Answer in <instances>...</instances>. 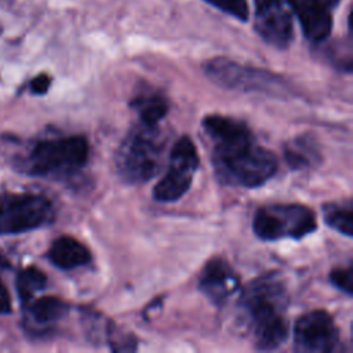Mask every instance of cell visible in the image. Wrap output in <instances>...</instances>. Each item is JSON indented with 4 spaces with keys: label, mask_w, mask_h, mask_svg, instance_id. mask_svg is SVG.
Segmentation results:
<instances>
[{
    "label": "cell",
    "mask_w": 353,
    "mask_h": 353,
    "mask_svg": "<svg viewBox=\"0 0 353 353\" xmlns=\"http://www.w3.org/2000/svg\"><path fill=\"white\" fill-rule=\"evenodd\" d=\"M201 125L212 142L214 171L222 183L258 188L277 171L276 156L256 142L244 121L208 114Z\"/></svg>",
    "instance_id": "cell-1"
},
{
    "label": "cell",
    "mask_w": 353,
    "mask_h": 353,
    "mask_svg": "<svg viewBox=\"0 0 353 353\" xmlns=\"http://www.w3.org/2000/svg\"><path fill=\"white\" fill-rule=\"evenodd\" d=\"M287 306V291L276 273L262 274L243 288L239 309L255 349L274 350L284 343L288 336Z\"/></svg>",
    "instance_id": "cell-2"
},
{
    "label": "cell",
    "mask_w": 353,
    "mask_h": 353,
    "mask_svg": "<svg viewBox=\"0 0 353 353\" xmlns=\"http://www.w3.org/2000/svg\"><path fill=\"white\" fill-rule=\"evenodd\" d=\"M165 139L159 125L135 124L116 153V170L127 183H142L153 178L163 161Z\"/></svg>",
    "instance_id": "cell-3"
},
{
    "label": "cell",
    "mask_w": 353,
    "mask_h": 353,
    "mask_svg": "<svg viewBox=\"0 0 353 353\" xmlns=\"http://www.w3.org/2000/svg\"><path fill=\"white\" fill-rule=\"evenodd\" d=\"M88 153V142L81 135L43 139L32 146L23 160V168L36 176L70 175L87 163Z\"/></svg>",
    "instance_id": "cell-4"
},
{
    "label": "cell",
    "mask_w": 353,
    "mask_h": 353,
    "mask_svg": "<svg viewBox=\"0 0 353 353\" xmlns=\"http://www.w3.org/2000/svg\"><path fill=\"white\" fill-rule=\"evenodd\" d=\"M317 221L314 212L302 204L277 203L256 210L252 230L258 239L277 241L283 239L299 240L314 232Z\"/></svg>",
    "instance_id": "cell-5"
},
{
    "label": "cell",
    "mask_w": 353,
    "mask_h": 353,
    "mask_svg": "<svg viewBox=\"0 0 353 353\" xmlns=\"http://www.w3.org/2000/svg\"><path fill=\"white\" fill-rule=\"evenodd\" d=\"M203 69L211 81L228 90L272 95H285L290 90L287 81L281 79V76L265 69L245 66L223 57L207 61Z\"/></svg>",
    "instance_id": "cell-6"
},
{
    "label": "cell",
    "mask_w": 353,
    "mask_h": 353,
    "mask_svg": "<svg viewBox=\"0 0 353 353\" xmlns=\"http://www.w3.org/2000/svg\"><path fill=\"white\" fill-rule=\"evenodd\" d=\"M54 216L51 201L34 193H0V234L37 229Z\"/></svg>",
    "instance_id": "cell-7"
},
{
    "label": "cell",
    "mask_w": 353,
    "mask_h": 353,
    "mask_svg": "<svg viewBox=\"0 0 353 353\" xmlns=\"http://www.w3.org/2000/svg\"><path fill=\"white\" fill-rule=\"evenodd\" d=\"M197 168L199 154L196 146L188 135H182L170 152L168 168L164 176L153 188V199L161 203L179 200L189 190Z\"/></svg>",
    "instance_id": "cell-8"
},
{
    "label": "cell",
    "mask_w": 353,
    "mask_h": 353,
    "mask_svg": "<svg viewBox=\"0 0 353 353\" xmlns=\"http://www.w3.org/2000/svg\"><path fill=\"white\" fill-rule=\"evenodd\" d=\"M294 343L299 352L331 353L339 350V331L332 316L323 309L302 314L294 327Z\"/></svg>",
    "instance_id": "cell-9"
},
{
    "label": "cell",
    "mask_w": 353,
    "mask_h": 353,
    "mask_svg": "<svg viewBox=\"0 0 353 353\" xmlns=\"http://www.w3.org/2000/svg\"><path fill=\"white\" fill-rule=\"evenodd\" d=\"M254 28L268 44L280 50L294 37L291 12L283 0H254Z\"/></svg>",
    "instance_id": "cell-10"
},
{
    "label": "cell",
    "mask_w": 353,
    "mask_h": 353,
    "mask_svg": "<svg viewBox=\"0 0 353 353\" xmlns=\"http://www.w3.org/2000/svg\"><path fill=\"white\" fill-rule=\"evenodd\" d=\"M301 23L303 36L312 43H323L331 33L334 11L339 0H287Z\"/></svg>",
    "instance_id": "cell-11"
},
{
    "label": "cell",
    "mask_w": 353,
    "mask_h": 353,
    "mask_svg": "<svg viewBox=\"0 0 353 353\" xmlns=\"http://www.w3.org/2000/svg\"><path fill=\"white\" fill-rule=\"evenodd\" d=\"M199 288L214 305L221 306L240 288V277L228 261L216 256L204 265Z\"/></svg>",
    "instance_id": "cell-12"
},
{
    "label": "cell",
    "mask_w": 353,
    "mask_h": 353,
    "mask_svg": "<svg viewBox=\"0 0 353 353\" xmlns=\"http://www.w3.org/2000/svg\"><path fill=\"white\" fill-rule=\"evenodd\" d=\"M47 258L54 266L62 270H70L87 265L91 261V252L74 237L61 236L52 241Z\"/></svg>",
    "instance_id": "cell-13"
},
{
    "label": "cell",
    "mask_w": 353,
    "mask_h": 353,
    "mask_svg": "<svg viewBox=\"0 0 353 353\" xmlns=\"http://www.w3.org/2000/svg\"><path fill=\"white\" fill-rule=\"evenodd\" d=\"M284 157L290 168L307 170L321 160V153L317 141L310 134L298 135L284 145Z\"/></svg>",
    "instance_id": "cell-14"
},
{
    "label": "cell",
    "mask_w": 353,
    "mask_h": 353,
    "mask_svg": "<svg viewBox=\"0 0 353 353\" xmlns=\"http://www.w3.org/2000/svg\"><path fill=\"white\" fill-rule=\"evenodd\" d=\"M131 108L137 110L141 123L159 125L168 112V102L161 92L156 90H143L132 98Z\"/></svg>",
    "instance_id": "cell-15"
},
{
    "label": "cell",
    "mask_w": 353,
    "mask_h": 353,
    "mask_svg": "<svg viewBox=\"0 0 353 353\" xmlns=\"http://www.w3.org/2000/svg\"><path fill=\"white\" fill-rule=\"evenodd\" d=\"M324 222L334 230L352 237L353 236V205L350 200L330 201L323 205Z\"/></svg>",
    "instance_id": "cell-16"
},
{
    "label": "cell",
    "mask_w": 353,
    "mask_h": 353,
    "mask_svg": "<svg viewBox=\"0 0 353 353\" xmlns=\"http://www.w3.org/2000/svg\"><path fill=\"white\" fill-rule=\"evenodd\" d=\"M29 316L36 324H51L62 319L68 312V305L57 296H41L34 299L29 307Z\"/></svg>",
    "instance_id": "cell-17"
},
{
    "label": "cell",
    "mask_w": 353,
    "mask_h": 353,
    "mask_svg": "<svg viewBox=\"0 0 353 353\" xmlns=\"http://www.w3.org/2000/svg\"><path fill=\"white\" fill-rule=\"evenodd\" d=\"M47 276L44 272L36 266H29L22 269L17 276V290L18 295L23 302H29L36 292L46 288Z\"/></svg>",
    "instance_id": "cell-18"
},
{
    "label": "cell",
    "mask_w": 353,
    "mask_h": 353,
    "mask_svg": "<svg viewBox=\"0 0 353 353\" xmlns=\"http://www.w3.org/2000/svg\"><path fill=\"white\" fill-rule=\"evenodd\" d=\"M210 6L218 8L219 11L245 22L250 15L247 0H204Z\"/></svg>",
    "instance_id": "cell-19"
},
{
    "label": "cell",
    "mask_w": 353,
    "mask_h": 353,
    "mask_svg": "<svg viewBox=\"0 0 353 353\" xmlns=\"http://www.w3.org/2000/svg\"><path fill=\"white\" fill-rule=\"evenodd\" d=\"M108 342L112 350L114 352H124V350H135L137 349V339L131 334H121L119 332L113 324L108 325Z\"/></svg>",
    "instance_id": "cell-20"
},
{
    "label": "cell",
    "mask_w": 353,
    "mask_h": 353,
    "mask_svg": "<svg viewBox=\"0 0 353 353\" xmlns=\"http://www.w3.org/2000/svg\"><path fill=\"white\" fill-rule=\"evenodd\" d=\"M352 269H353L352 265H347L346 268L334 269L330 273V281L332 283V285L347 295L353 294V272H352Z\"/></svg>",
    "instance_id": "cell-21"
},
{
    "label": "cell",
    "mask_w": 353,
    "mask_h": 353,
    "mask_svg": "<svg viewBox=\"0 0 353 353\" xmlns=\"http://www.w3.org/2000/svg\"><path fill=\"white\" fill-rule=\"evenodd\" d=\"M50 84H51V77L46 73H41V74H37L36 77L32 79L30 81V91L33 94H37V95H43L48 91L50 88Z\"/></svg>",
    "instance_id": "cell-22"
},
{
    "label": "cell",
    "mask_w": 353,
    "mask_h": 353,
    "mask_svg": "<svg viewBox=\"0 0 353 353\" xmlns=\"http://www.w3.org/2000/svg\"><path fill=\"white\" fill-rule=\"evenodd\" d=\"M11 312V299L7 288L0 284V314Z\"/></svg>",
    "instance_id": "cell-23"
},
{
    "label": "cell",
    "mask_w": 353,
    "mask_h": 353,
    "mask_svg": "<svg viewBox=\"0 0 353 353\" xmlns=\"http://www.w3.org/2000/svg\"><path fill=\"white\" fill-rule=\"evenodd\" d=\"M0 263H3V265H4V263H6V261H4V259H3V258H1V254H0Z\"/></svg>",
    "instance_id": "cell-24"
},
{
    "label": "cell",
    "mask_w": 353,
    "mask_h": 353,
    "mask_svg": "<svg viewBox=\"0 0 353 353\" xmlns=\"http://www.w3.org/2000/svg\"><path fill=\"white\" fill-rule=\"evenodd\" d=\"M0 30H1V29H0Z\"/></svg>",
    "instance_id": "cell-25"
}]
</instances>
